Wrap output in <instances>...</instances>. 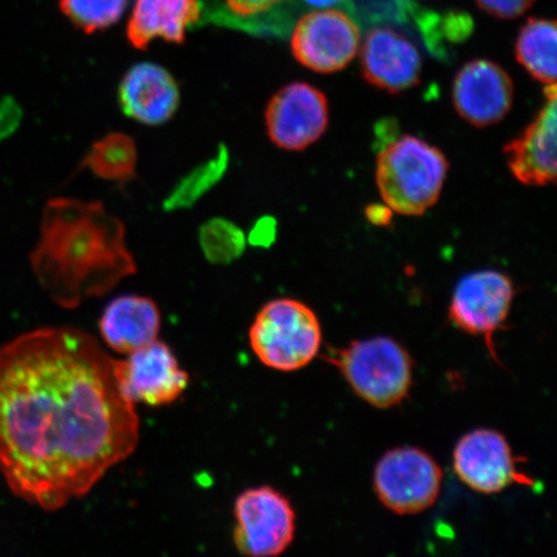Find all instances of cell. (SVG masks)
<instances>
[{"mask_svg":"<svg viewBox=\"0 0 557 557\" xmlns=\"http://www.w3.org/2000/svg\"><path fill=\"white\" fill-rule=\"evenodd\" d=\"M114 364L74 326L0 345V472L17 497L59 510L134 455L139 418Z\"/></svg>","mask_w":557,"mask_h":557,"instance_id":"cell-1","label":"cell"},{"mask_svg":"<svg viewBox=\"0 0 557 557\" xmlns=\"http://www.w3.org/2000/svg\"><path fill=\"white\" fill-rule=\"evenodd\" d=\"M30 263L48 297L66 310L108 295L137 271L122 220L100 201L70 198L46 205Z\"/></svg>","mask_w":557,"mask_h":557,"instance_id":"cell-2","label":"cell"},{"mask_svg":"<svg viewBox=\"0 0 557 557\" xmlns=\"http://www.w3.org/2000/svg\"><path fill=\"white\" fill-rule=\"evenodd\" d=\"M449 171L447 157L416 136H403L383 148L375 183L385 205L404 215H422L441 198Z\"/></svg>","mask_w":557,"mask_h":557,"instance_id":"cell-3","label":"cell"},{"mask_svg":"<svg viewBox=\"0 0 557 557\" xmlns=\"http://www.w3.org/2000/svg\"><path fill=\"white\" fill-rule=\"evenodd\" d=\"M330 361L354 393L381 409L399 406L413 382V360L398 341L379 336L333 350Z\"/></svg>","mask_w":557,"mask_h":557,"instance_id":"cell-4","label":"cell"},{"mask_svg":"<svg viewBox=\"0 0 557 557\" xmlns=\"http://www.w3.org/2000/svg\"><path fill=\"white\" fill-rule=\"evenodd\" d=\"M322 343L317 313L292 298L263 305L249 329V344L257 359L277 372H296L309 366Z\"/></svg>","mask_w":557,"mask_h":557,"instance_id":"cell-5","label":"cell"},{"mask_svg":"<svg viewBox=\"0 0 557 557\" xmlns=\"http://www.w3.org/2000/svg\"><path fill=\"white\" fill-rule=\"evenodd\" d=\"M234 542L246 557H276L296 535V512L289 499L271 486L250 487L235 499Z\"/></svg>","mask_w":557,"mask_h":557,"instance_id":"cell-6","label":"cell"},{"mask_svg":"<svg viewBox=\"0 0 557 557\" xmlns=\"http://www.w3.org/2000/svg\"><path fill=\"white\" fill-rule=\"evenodd\" d=\"M373 484L381 504L398 515L426 511L436 503L443 471L435 459L420 448L388 450L374 469Z\"/></svg>","mask_w":557,"mask_h":557,"instance_id":"cell-7","label":"cell"},{"mask_svg":"<svg viewBox=\"0 0 557 557\" xmlns=\"http://www.w3.org/2000/svg\"><path fill=\"white\" fill-rule=\"evenodd\" d=\"M515 287L511 277L496 270H480L465 275L456 285L449 305V319L457 329L482 336L497 360L494 334L511 311Z\"/></svg>","mask_w":557,"mask_h":557,"instance_id":"cell-8","label":"cell"},{"mask_svg":"<svg viewBox=\"0 0 557 557\" xmlns=\"http://www.w3.org/2000/svg\"><path fill=\"white\" fill-rule=\"evenodd\" d=\"M290 45L299 64L317 73H336L357 55L360 29L350 13L315 10L299 18Z\"/></svg>","mask_w":557,"mask_h":557,"instance_id":"cell-9","label":"cell"},{"mask_svg":"<svg viewBox=\"0 0 557 557\" xmlns=\"http://www.w3.org/2000/svg\"><path fill=\"white\" fill-rule=\"evenodd\" d=\"M264 124L270 141L278 149L302 151L318 143L329 128V100L308 83H292L271 97Z\"/></svg>","mask_w":557,"mask_h":557,"instance_id":"cell-10","label":"cell"},{"mask_svg":"<svg viewBox=\"0 0 557 557\" xmlns=\"http://www.w3.org/2000/svg\"><path fill=\"white\" fill-rule=\"evenodd\" d=\"M114 367L122 393L134 404L170 406L189 386V374L181 368L172 348L160 339L131 352L127 359L115 360Z\"/></svg>","mask_w":557,"mask_h":557,"instance_id":"cell-11","label":"cell"},{"mask_svg":"<svg viewBox=\"0 0 557 557\" xmlns=\"http://www.w3.org/2000/svg\"><path fill=\"white\" fill-rule=\"evenodd\" d=\"M453 469L472 491L494 494L512 484H534L518 468L507 438L496 430L478 429L459 438L453 451Z\"/></svg>","mask_w":557,"mask_h":557,"instance_id":"cell-12","label":"cell"},{"mask_svg":"<svg viewBox=\"0 0 557 557\" xmlns=\"http://www.w3.org/2000/svg\"><path fill=\"white\" fill-rule=\"evenodd\" d=\"M513 102V85L503 67L475 60L459 70L453 85V103L459 116L476 128L504 121Z\"/></svg>","mask_w":557,"mask_h":557,"instance_id":"cell-13","label":"cell"},{"mask_svg":"<svg viewBox=\"0 0 557 557\" xmlns=\"http://www.w3.org/2000/svg\"><path fill=\"white\" fill-rule=\"evenodd\" d=\"M361 69L372 86L399 94L420 82L422 58L406 35L388 26H375L361 44Z\"/></svg>","mask_w":557,"mask_h":557,"instance_id":"cell-14","label":"cell"},{"mask_svg":"<svg viewBox=\"0 0 557 557\" xmlns=\"http://www.w3.org/2000/svg\"><path fill=\"white\" fill-rule=\"evenodd\" d=\"M546 103L533 122L504 148L508 169L522 185L556 181V85L546 86Z\"/></svg>","mask_w":557,"mask_h":557,"instance_id":"cell-15","label":"cell"},{"mask_svg":"<svg viewBox=\"0 0 557 557\" xmlns=\"http://www.w3.org/2000/svg\"><path fill=\"white\" fill-rule=\"evenodd\" d=\"M117 101L125 116L139 124L157 127L169 123L177 113L181 92L178 83L162 66L141 62L123 76Z\"/></svg>","mask_w":557,"mask_h":557,"instance_id":"cell-16","label":"cell"},{"mask_svg":"<svg viewBox=\"0 0 557 557\" xmlns=\"http://www.w3.org/2000/svg\"><path fill=\"white\" fill-rule=\"evenodd\" d=\"M162 312L154 299L139 295L117 296L103 309L101 338L111 350L129 355L158 339Z\"/></svg>","mask_w":557,"mask_h":557,"instance_id":"cell-17","label":"cell"},{"mask_svg":"<svg viewBox=\"0 0 557 557\" xmlns=\"http://www.w3.org/2000/svg\"><path fill=\"white\" fill-rule=\"evenodd\" d=\"M199 16V0H136L127 39L137 50H146L157 38L181 45Z\"/></svg>","mask_w":557,"mask_h":557,"instance_id":"cell-18","label":"cell"},{"mask_svg":"<svg viewBox=\"0 0 557 557\" xmlns=\"http://www.w3.org/2000/svg\"><path fill=\"white\" fill-rule=\"evenodd\" d=\"M137 162L135 139L121 132H111L90 146L82 166L96 177L125 184L136 177Z\"/></svg>","mask_w":557,"mask_h":557,"instance_id":"cell-19","label":"cell"},{"mask_svg":"<svg viewBox=\"0 0 557 557\" xmlns=\"http://www.w3.org/2000/svg\"><path fill=\"white\" fill-rule=\"evenodd\" d=\"M555 21L531 18L522 26L517 41V59L533 78L545 86L556 85Z\"/></svg>","mask_w":557,"mask_h":557,"instance_id":"cell-20","label":"cell"},{"mask_svg":"<svg viewBox=\"0 0 557 557\" xmlns=\"http://www.w3.org/2000/svg\"><path fill=\"white\" fill-rule=\"evenodd\" d=\"M230 165V152L226 145H220L214 157L195 166L181 178L165 198V212L183 211L198 203L206 195L225 177Z\"/></svg>","mask_w":557,"mask_h":557,"instance_id":"cell-21","label":"cell"},{"mask_svg":"<svg viewBox=\"0 0 557 557\" xmlns=\"http://www.w3.org/2000/svg\"><path fill=\"white\" fill-rule=\"evenodd\" d=\"M247 242L243 230L227 219L213 218L199 230L201 252L213 264H230L240 259Z\"/></svg>","mask_w":557,"mask_h":557,"instance_id":"cell-22","label":"cell"},{"mask_svg":"<svg viewBox=\"0 0 557 557\" xmlns=\"http://www.w3.org/2000/svg\"><path fill=\"white\" fill-rule=\"evenodd\" d=\"M127 0H60V9L75 27L87 34L108 29L120 21Z\"/></svg>","mask_w":557,"mask_h":557,"instance_id":"cell-23","label":"cell"},{"mask_svg":"<svg viewBox=\"0 0 557 557\" xmlns=\"http://www.w3.org/2000/svg\"><path fill=\"white\" fill-rule=\"evenodd\" d=\"M480 9L499 18L519 17L535 0H476Z\"/></svg>","mask_w":557,"mask_h":557,"instance_id":"cell-24","label":"cell"},{"mask_svg":"<svg viewBox=\"0 0 557 557\" xmlns=\"http://www.w3.org/2000/svg\"><path fill=\"white\" fill-rule=\"evenodd\" d=\"M288 0H226L228 9L243 17L261 15Z\"/></svg>","mask_w":557,"mask_h":557,"instance_id":"cell-25","label":"cell"},{"mask_svg":"<svg viewBox=\"0 0 557 557\" xmlns=\"http://www.w3.org/2000/svg\"><path fill=\"white\" fill-rule=\"evenodd\" d=\"M274 236L275 225L273 221L264 219L257 222L252 232H250L249 242L252 243L253 246H268V244L274 240Z\"/></svg>","mask_w":557,"mask_h":557,"instance_id":"cell-26","label":"cell"},{"mask_svg":"<svg viewBox=\"0 0 557 557\" xmlns=\"http://www.w3.org/2000/svg\"><path fill=\"white\" fill-rule=\"evenodd\" d=\"M367 218L374 225L387 226L392 222L393 211L385 206H369L366 211Z\"/></svg>","mask_w":557,"mask_h":557,"instance_id":"cell-27","label":"cell"},{"mask_svg":"<svg viewBox=\"0 0 557 557\" xmlns=\"http://www.w3.org/2000/svg\"><path fill=\"white\" fill-rule=\"evenodd\" d=\"M306 5L311 7L313 10L333 9L344 2V0H302Z\"/></svg>","mask_w":557,"mask_h":557,"instance_id":"cell-28","label":"cell"}]
</instances>
